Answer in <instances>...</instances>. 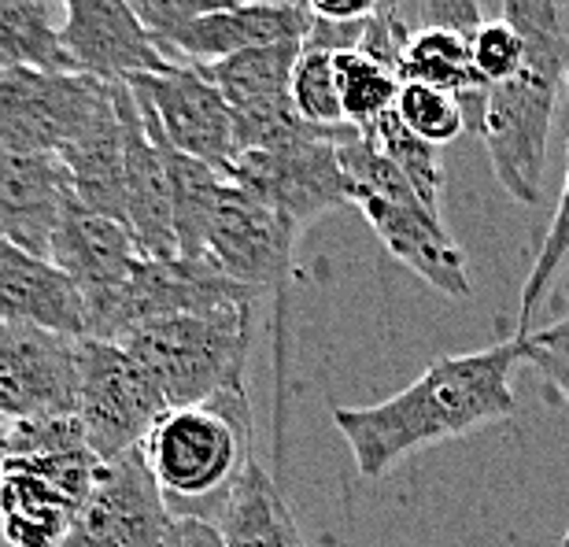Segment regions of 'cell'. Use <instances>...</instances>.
<instances>
[{"mask_svg":"<svg viewBox=\"0 0 569 547\" xmlns=\"http://www.w3.org/2000/svg\"><path fill=\"white\" fill-rule=\"evenodd\" d=\"M60 38L74 71L100 82H130L170 67L127 0H60Z\"/></svg>","mask_w":569,"mask_h":547,"instance_id":"obj_16","label":"cell"},{"mask_svg":"<svg viewBox=\"0 0 569 547\" xmlns=\"http://www.w3.org/2000/svg\"><path fill=\"white\" fill-rule=\"evenodd\" d=\"M337 67V97H340V111H345V122L356 130H370L373 122L385 119L389 111H396V100H400V74L392 67H385L373 56L351 49V52H337L333 56Z\"/></svg>","mask_w":569,"mask_h":547,"instance_id":"obj_25","label":"cell"},{"mask_svg":"<svg viewBox=\"0 0 569 547\" xmlns=\"http://www.w3.org/2000/svg\"><path fill=\"white\" fill-rule=\"evenodd\" d=\"M537 337H543V340H555V345H569V315H566V318H559V322H555V326L540 329Z\"/></svg>","mask_w":569,"mask_h":547,"instance_id":"obj_35","label":"cell"},{"mask_svg":"<svg viewBox=\"0 0 569 547\" xmlns=\"http://www.w3.org/2000/svg\"><path fill=\"white\" fill-rule=\"evenodd\" d=\"M289 97L292 108L307 127L318 130H337L348 127L345 111H340V97H337V67H333V52L326 49H300L292 67V82H289Z\"/></svg>","mask_w":569,"mask_h":547,"instance_id":"obj_27","label":"cell"},{"mask_svg":"<svg viewBox=\"0 0 569 547\" xmlns=\"http://www.w3.org/2000/svg\"><path fill=\"white\" fill-rule=\"evenodd\" d=\"M71 181L56 156L11 152L0 145V241L49 256Z\"/></svg>","mask_w":569,"mask_h":547,"instance_id":"obj_18","label":"cell"},{"mask_svg":"<svg viewBox=\"0 0 569 547\" xmlns=\"http://www.w3.org/2000/svg\"><path fill=\"white\" fill-rule=\"evenodd\" d=\"M163 547H226V544L214 521L200 515H174L163 537Z\"/></svg>","mask_w":569,"mask_h":547,"instance_id":"obj_33","label":"cell"},{"mask_svg":"<svg viewBox=\"0 0 569 547\" xmlns=\"http://www.w3.org/2000/svg\"><path fill=\"white\" fill-rule=\"evenodd\" d=\"M56 11L60 0H0V71H74Z\"/></svg>","mask_w":569,"mask_h":547,"instance_id":"obj_22","label":"cell"},{"mask_svg":"<svg viewBox=\"0 0 569 547\" xmlns=\"http://www.w3.org/2000/svg\"><path fill=\"white\" fill-rule=\"evenodd\" d=\"M311 30V11L303 4H248V0H226L219 11H208L186 30H178L163 49L170 63L208 67L226 56L259 49V44L300 41Z\"/></svg>","mask_w":569,"mask_h":547,"instance_id":"obj_17","label":"cell"},{"mask_svg":"<svg viewBox=\"0 0 569 547\" xmlns=\"http://www.w3.org/2000/svg\"><path fill=\"white\" fill-rule=\"evenodd\" d=\"M226 0H127V8L138 16L141 27L152 33V41L163 44L174 38L178 30H186L189 22H197L208 11H219Z\"/></svg>","mask_w":569,"mask_h":547,"instance_id":"obj_31","label":"cell"},{"mask_svg":"<svg viewBox=\"0 0 569 547\" xmlns=\"http://www.w3.org/2000/svg\"><path fill=\"white\" fill-rule=\"evenodd\" d=\"M526 362V337L432 359L403 392L370 407H333V426L351 444L362 477H385L429 444H443L503 421L518 410L515 378Z\"/></svg>","mask_w":569,"mask_h":547,"instance_id":"obj_1","label":"cell"},{"mask_svg":"<svg viewBox=\"0 0 569 547\" xmlns=\"http://www.w3.org/2000/svg\"><path fill=\"white\" fill-rule=\"evenodd\" d=\"M526 362L540 367L543 378H548L569 404V345H555V340L526 334ZM566 547H569V533H566Z\"/></svg>","mask_w":569,"mask_h":547,"instance_id":"obj_32","label":"cell"},{"mask_svg":"<svg viewBox=\"0 0 569 547\" xmlns=\"http://www.w3.org/2000/svg\"><path fill=\"white\" fill-rule=\"evenodd\" d=\"M144 463L167 504L197 507L200 499H219L230 493L233 477L248 463V407L244 396L170 407L141 444Z\"/></svg>","mask_w":569,"mask_h":547,"instance_id":"obj_5","label":"cell"},{"mask_svg":"<svg viewBox=\"0 0 569 547\" xmlns=\"http://www.w3.org/2000/svg\"><path fill=\"white\" fill-rule=\"evenodd\" d=\"M256 304L259 300H233L148 318L111 345L127 348L152 374L167 407H200L244 396Z\"/></svg>","mask_w":569,"mask_h":547,"instance_id":"obj_3","label":"cell"},{"mask_svg":"<svg viewBox=\"0 0 569 547\" xmlns=\"http://www.w3.org/2000/svg\"><path fill=\"white\" fill-rule=\"evenodd\" d=\"M222 186V170L170 148V200H174L178 259H189V263L203 259V241H208V226L214 208H219Z\"/></svg>","mask_w":569,"mask_h":547,"instance_id":"obj_23","label":"cell"},{"mask_svg":"<svg viewBox=\"0 0 569 547\" xmlns=\"http://www.w3.org/2000/svg\"><path fill=\"white\" fill-rule=\"evenodd\" d=\"M170 521L174 510L138 448L100 463L97 481L60 547H163Z\"/></svg>","mask_w":569,"mask_h":547,"instance_id":"obj_13","label":"cell"},{"mask_svg":"<svg viewBox=\"0 0 569 547\" xmlns=\"http://www.w3.org/2000/svg\"><path fill=\"white\" fill-rule=\"evenodd\" d=\"M385 156L392 159L396 170L411 181V189L418 192V200L429 211H440V192H443V159L440 148H432L422 137H415L411 130L396 119V111H389L385 119L373 122L370 130H362Z\"/></svg>","mask_w":569,"mask_h":547,"instance_id":"obj_26","label":"cell"},{"mask_svg":"<svg viewBox=\"0 0 569 547\" xmlns=\"http://www.w3.org/2000/svg\"><path fill=\"white\" fill-rule=\"evenodd\" d=\"M127 86L174 152L203 159V163H211L230 178V167L237 159L233 111L200 67L170 63L159 74L130 78Z\"/></svg>","mask_w":569,"mask_h":547,"instance_id":"obj_12","label":"cell"},{"mask_svg":"<svg viewBox=\"0 0 569 547\" xmlns=\"http://www.w3.org/2000/svg\"><path fill=\"white\" fill-rule=\"evenodd\" d=\"M167 400L138 359L111 340H78L74 418L100 463L138 451L167 415Z\"/></svg>","mask_w":569,"mask_h":547,"instance_id":"obj_7","label":"cell"},{"mask_svg":"<svg viewBox=\"0 0 569 547\" xmlns=\"http://www.w3.org/2000/svg\"><path fill=\"white\" fill-rule=\"evenodd\" d=\"M340 170L348 178L351 208L362 211L381 245L411 267L418 278L448 296H470V267L462 248L443 226L440 211H429L389 156L367 133L351 127L337 145Z\"/></svg>","mask_w":569,"mask_h":547,"instance_id":"obj_4","label":"cell"},{"mask_svg":"<svg viewBox=\"0 0 569 547\" xmlns=\"http://www.w3.org/2000/svg\"><path fill=\"white\" fill-rule=\"evenodd\" d=\"M351 127L318 130L292 137L278 148H256V152H241L230 167L233 186L248 189L270 208H278L284 219L296 226H311L329 211L351 208L348 178L340 170L337 145Z\"/></svg>","mask_w":569,"mask_h":547,"instance_id":"obj_9","label":"cell"},{"mask_svg":"<svg viewBox=\"0 0 569 547\" xmlns=\"http://www.w3.org/2000/svg\"><path fill=\"white\" fill-rule=\"evenodd\" d=\"M116 111V82L82 71H0V145L60 156Z\"/></svg>","mask_w":569,"mask_h":547,"instance_id":"obj_6","label":"cell"},{"mask_svg":"<svg viewBox=\"0 0 569 547\" xmlns=\"http://www.w3.org/2000/svg\"><path fill=\"white\" fill-rule=\"evenodd\" d=\"M400 82H422L432 89H448V93L462 97L470 89H488L477 82L470 63V38L443 27L415 30L403 44L400 56Z\"/></svg>","mask_w":569,"mask_h":547,"instance_id":"obj_24","label":"cell"},{"mask_svg":"<svg viewBox=\"0 0 569 547\" xmlns=\"http://www.w3.org/2000/svg\"><path fill=\"white\" fill-rule=\"evenodd\" d=\"M248 4H303V0H248Z\"/></svg>","mask_w":569,"mask_h":547,"instance_id":"obj_37","label":"cell"},{"mask_svg":"<svg viewBox=\"0 0 569 547\" xmlns=\"http://www.w3.org/2000/svg\"><path fill=\"white\" fill-rule=\"evenodd\" d=\"M396 119L403 122L415 137H422L432 148L451 145L455 137L466 133L462 105L448 89H432L422 82H403L400 100H396Z\"/></svg>","mask_w":569,"mask_h":547,"instance_id":"obj_28","label":"cell"},{"mask_svg":"<svg viewBox=\"0 0 569 547\" xmlns=\"http://www.w3.org/2000/svg\"><path fill=\"white\" fill-rule=\"evenodd\" d=\"M100 459L74 415L16 421L0 470V533L11 547H60Z\"/></svg>","mask_w":569,"mask_h":547,"instance_id":"obj_2","label":"cell"},{"mask_svg":"<svg viewBox=\"0 0 569 547\" xmlns=\"http://www.w3.org/2000/svg\"><path fill=\"white\" fill-rule=\"evenodd\" d=\"M214 526L226 547H307L289 499L256 459H248L233 477Z\"/></svg>","mask_w":569,"mask_h":547,"instance_id":"obj_20","label":"cell"},{"mask_svg":"<svg viewBox=\"0 0 569 547\" xmlns=\"http://www.w3.org/2000/svg\"><path fill=\"white\" fill-rule=\"evenodd\" d=\"M0 326L86 337V307L71 278L49 256L0 241Z\"/></svg>","mask_w":569,"mask_h":547,"instance_id":"obj_19","label":"cell"},{"mask_svg":"<svg viewBox=\"0 0 569 547\" xmlns=\"http://www.w3.org/2000/svg\"><path fill=\"white\" fill-rule=\"evenodd\" d=\"M122 119V175H127V215L122 226L144 259H178L174 200H170V145L144 116L133 89L116 82Z\"/></svg>","mask_w":569,"mask_h":547,"instance_id":"obj_14","label":"cell"},{"mask_svg":"<svg viewBox=\"0 0 569 547\" xmlns=\"http://www.w3.org/2000/svg\"><path fill=\"white\" fill-rule=\"evenodd\" d=\"M78 340L33 326H0V410L11 421L74 415Z\"/></svg>","mask_w":569,"mask_h":547,"instance_id":"obj_15","label":"cell"},{"mask_svg":"<svg viewBox=\"0 0 569 547\" xmlns=\"http://www.w3.org/2000/svg\"><path fill=\"white\" fill-rule=\"evenodd\" d=\"M296 237H300V226L292 219H284L278 208H270V203L226 178L200 263L214 267L230 281L248 285L256 292H281L292 274Z\"/></svg>","mask_w":569,"mask_h":547,"instance_id":"obj_11","label":"cell"},{"mask_svg":"<svg viewBox=\"0 0 569 547\" xmlns=\"http://www.w3.org/2000/svg\"><path fill=\"white\" fill-rule=\"evenodd\" d=\"M566 259H569V145H566V178H562V192H559V208H555L551 230L543 237L537 263H532L529 278H526V289H521V334L518 337L529 334L532 315H537L540 300L548 296L551 281L559 278Z\"/></svg>","mask_w":569,"mask_h":547,"instance_id":"obj_29","label":"cell"},{"mask_svg":"<svg viewBox=\"0 0 569 547\" xmlns=\"http://www.w3.org/2000/svg\"><path fill=\"white\" fill-rule=\"evenodd\" d=\"M11 429H16V421H11L4 410H0V470H4V455H8V444H11Z\"/></svg>","mask_w":569,"mask_h":547,"instance_id":"obj_36","label":"cell"},{"mask_svg":"<svg viewBox=\"0 0 569 547\" xmlns=\"http://www.w3.org/2000/svg\"><path fill=\"white\" fill-rule=\"evenodd\" d=\"M378 4L381 0H303L311 19H326V22H362L378 11Z\"/></svg>","mask_w":569,"mask_h":547,"instance_id":"obj_34","label":"cell"},{"mask_svg":"<svg viewBox=\"0 0 569 547\" xmlns=\"http://www.w3.org/2000/svg\"><path fill=\"white\" fill-rule=\"evenodd\" d=\"M566 93V74L526 63L518 78L492 86L485 97V116L477 137L488 148L492 170L518 203H540L548 141L559 97Z\"/></svg>","mask_w":569,"mask_h":547,"instance_id":"obj_8","label":"cell"},{"mask_svg":"<svg viewBox=\"0 0 569 547\" xmlns=\"http://www.w3.org/2000/svg\"><path fill=\"white\" fill-rule=\"evenodd\" d=\"M71 181V197L82 208L104 215L111 222H122L127 215V175H122V119L119 100L116 111L104 116L86 137L56 156Z\"/></svg>","mask_w":569,"mask_h":547,"instance_id":"obj_21","label":"cell"},{"mask_svg":"<svg viewBox=\"0 0 569 547\" xmlns=\"http://www.w3.org/2000/svg\"><path fill=\"white\" fill-rule=\"evenodd\" d=\"M49 259L71 278L78 296H82L86 337L111 340L122 304H127L130 285L144 259L127 226L82 208L71 197L60 215V226H56Z\"/></svg>","mask_w":569,"mask_h":547,"instance_id":"obj_10","label":"cell"},{"mask_svg":"<svg viewBox=\"0 0 569 547\" xmlns=\"http://www.w3.org/2000/svg\"><path fill=\"white\" fill-rule=\"evenodd\" d=\"M470 63L481 86H503L510 78L521 74L526 67V44H521L518 30L503 19H485L481 27L470 33Z\"/></svg>","mask_w":569,"mask_h":547,"instance_id":"obj_30","label":"cell"}]
</instances>
